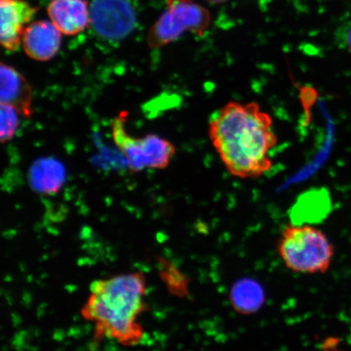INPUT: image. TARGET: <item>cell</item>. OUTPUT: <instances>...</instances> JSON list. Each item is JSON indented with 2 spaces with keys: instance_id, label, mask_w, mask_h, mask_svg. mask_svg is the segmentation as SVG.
<instances>
[{
  "instance_id": "cell-2",
  "label": "cell",
  "mask_w": 351,
  "mask_h": 351,
  "mask_svg": "<svg viewBox=\"0 0 351 351\" xmlns=\"http://www.w3.org/2000/svg\"><path fill=\"white\" fill-rule=\"evenodd\" d=\"M147 285L141 271L95 280L81 313L93 326L95 339L123 346H138L145 331L140 319L147 310Z\"/></svg>"
},
{
  "instance_id": "cell-9",
  "label": "cell",
  "mask_w": 351,
  "mask_h": 351,
  "mask_svg": "<svg viewBox=\"0 0 351 351\" xmlns=\"http://www.w3.org/2000/svg\"><path fill=\"white\" fill-rule=\"evenodd\" d=\"M33 90L22 74L10 64L0 66V101L11 105L23 117H32Z\"/></svg>"
},
{
  "instance_id": "cell-4",
  "label": "cell",
  "mask_w": 351,
  "mask_h": 351,
  "mask_svg": "<svg viewBox=\"0 0 351 351\" xmlns=\"http://www.w3.org/2000/svg\"><path fill=\"white\" fill-rule=\"evenodd\" d=\"M168 6V11L149 30L147 43L153 49L168 45L184 33H202L210 24L208 11L193 0H178Z\"/></svg>"
},
{
  "instance_id": "cell-12",
  "label": "cell",
  "mask_w": 351,
  "mask_h": 351,
  "mask_svg": "<svg viewBox=\"0 0 351 351\" xmlns=\"http://www.w3.org/2000/svg\"><path fill=\"white\" fill-rule=\"evenodd\" d=\"M232 306L239 313L249 315L261 309L265 296L261 285L252 279L238 280L230 293Z\"/></svg>"
},
{
  "instance_id": "cell-6",
  "label": "cell",
  "mask_w": 351,
  "mask_h": 351,
  "mask_svg": "<svg viewBox=\"0 0 351 351\" xmlns=\"http://www.w3.org/2000/svg\"><path fill=\"white\" fill-rule=\"evenodd\" d=\"M38 10L25 0H0V42L4 49L10 52L20 49L25 29Z\"/></svg>"
},
{
  "instance_id": "cell-3",
  "label": "cell",
  "mask_w": 351,
  "mask_h": 351,
  "mask_svg": "<svg viewBox=\"0 0 351 351\" xmlns=\"http://www.w3.org/2000/svg\"><path fill=\"white\" fill-rule=\"evenodd\" d=\"M288 269L300 274H324L331 265L333 247L322 230L310 225L285 227L278 245Z\"/></svg>"
},
{
  "instance_id": "cell-10",
  "label": "cell",
  "mask_w": 351,
  "mask_h": 351,
  "mask_svg": "<svg viewBox=\"0 0 351 351\" xmlns=\"http://www.w3.org/2000/svg\"><path fill=\"white\" fill-rule=\"evenodd\" d=\"M28 179L34 191L42 195H54L64 183L65 169L53 158H41L30 167Z\"/></svg>"
},
{
  "instance_id": "cell-1",
  "label": "cell",
  "mask_w": 351,
  "mask_h": 351,
  "mask_svg": "<svg viewBox=\"0 0 351 351\" xmlns=\"http://www.w3.org/2000/svg\"><path fill=\"white\" fill-rule=\"evenodd\" d=\"M210 143L228 172L256 179L273 167L270 152L278 144L274 121L256 102L231 101L209 122Z\"/></svg>"
},
{
  "instance_id": "cell-13",
  "label": "cell",
  "mask_w": 351,
  "mask_h": 351,
  "mask_svg": "<svg viewBox=\"0 0 351 351\" xmlns=\"http://www.w3.org/2000/svg\"><path fill=\"white\" fill-rule=\"evenodd\" d=\"M146 168L164 169L172 161L176 154L174 145L156 134H147L140 138Z\"/></svg>"
},
{
  "instance_id": "cell-5",
  "label": "cell",
  "mask_w": 351,
  "mask_h": 351,
  "mask_svg": "<svg viewBox=\"0 0 351 351\" xmlns=\"http://www.w3.org/2000/svg\"><path fill=\"white\" fill-rule=\"evenodd\" d=\"M90 25L104 40L119 42L134 32L137 14L130 0H92Z\"/></svg>"
},
{
  "instance_id": "cell-14",
  "label": "cell",
  "mask_w": 351,
  "mask_h": 351,
  "mask_svg": "<svg viewBox=\"0 0 351 351\" xmlns=\"http://www.w3.org/2000/svg\"><path fill=\"white\" fill-rule=\"evenodd\" d=\"M0 139L2 143L10 141L14 137L19 127V112L7 104H0Z\"/></svg>"
},
{
  "instance_id": "cell-15",
  "label": "cell",
  "mask_w": 351,
  "mask_h": 351,
  "mask_svg": "<svg viewBox=\"0 0 351 351\" xmlns=\"http://www.w3.org/2000/svg\"><path fill=\"white\" fill-rule=\"evenodd\" d=\"M346 43H348V47L351 53V27L348 30V36H346Z\"/></svg>"
},
{
  "instance_id": "cell-8",
  "label": "cell",
  "mask_w": 351,
  "mask_h": 351,
  "mask_svg": "<svg viewBox=\"0 0 351 351\" xmlns=\"http://www.w3.org/2000/svg\"><path fill=\"white\" fill-rule=\"evenodd\" d=\"M47 14L61 34L73 36L90 25V7L86 0H51Z\"/></svg>"
},
{
  "instance_id": "cell-11",
  "label": "cell",
  "mask_w": 351,
  "mask_h": 351,
  "mask_svg": "<svg viewBox=\"0 0 351 351\" xmlns=\"http://www.w3.org/2000/svg\"><path fill=\"white\" fill-rule=\"evenodd\" d=\"M127 112H122L115 118L112 124V134L114 143L128 162L129 169L132 173L141 172L146 169L143 156L140 138L132 137L125 130Z\"/></svg>"
},
{
  "instance_id": "cell-16",
  "label": "cell",
  "mask_w": 351,
  "mask_h": 351,
  "mask_svg": "<svg viewBox=\"0 0 351 351\" xmlns=\"http://www.w3.org/2000/svg\"><path fill=\"white\" fill-rule=\"evenodd\" d=\"M207 1L210 2V3H218L225 2V1H226V0H207Z\"/></svg>"
},
{
  "instance_id": "cell-7",
  "label": "cell",
  "mask_w": 351,
  "mask_h": 351,
  "mask_svg": "<svg viewBox=\"0 0 351 351\" xmlns=\"http://www.w3.org/2000/svg\"><path fill=\"white\" fill-rule=\"evenodd\" d=\"M22 47L29 58L45 62L58 53L61 33L51 21H32L25 29Z\"/></svg>"
}]
</instances>
